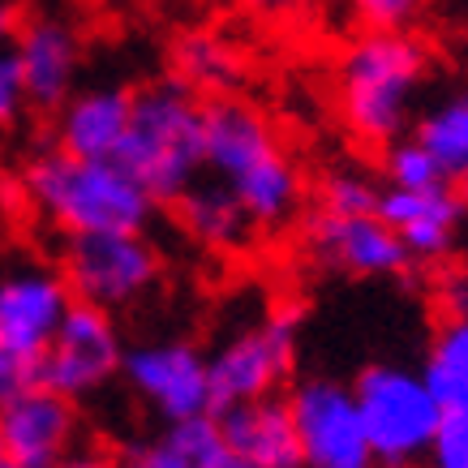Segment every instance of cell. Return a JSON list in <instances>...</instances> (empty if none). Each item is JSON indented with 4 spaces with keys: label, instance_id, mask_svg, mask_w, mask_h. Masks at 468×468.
I'll return each instance as SVG.
<instances>
[{
    "label": "cell",
    "instance_id": "29",
    "mask_svg": "<svg viewBox=\"0 0 468 468\" xmlns=\"http://www.w3.org/2000/svg\"><path fill=\"white\" fill-rule=\"evenodd\" d=\"M442 297H447V314H468V275H452Z\"/></svg>",
    "mask_w": 468,
    "mask_h": 468
},
{
    "label": "cell",
    "instance_id": "33",
    "mask_svg": "<svg viewBox=\"0 0 468 468\" xmlns=\"http://www.w3.org/2000/svg\"><path fill=\"white\" fill-rule=\"evenodd\" d=\"M0 468H22V464H17L14 455H5V452H0Z\"/></svg>",
    "mask_w": 468,
    "mask_h": 468
},
{
    "label": "cell",
    "instance_id": "4",
    "mask_svg": "<svg viewBox=\"0 0 468 468\" xmlns=\"http://www.w3.org/2000/svg\"><path fill=\"white\" fill-rule=\"evenodd\" d=\"M125 164L155 202H176L207 172V103L176 78L133 95V116L121 146Z\"/></svg>",
    "mask_w": 468,
    "mask_h": 468
},
{
    "label": "cell",
    "instance_id": "32",
    "mask_svg": "<svg viewBox=\"0 0 468 468\" xmlns=\"http://www.w3.org/2000/svg\"><path fill=\"white\" fill-rule=\"evenodd\" d=\"M5 35H14V14H9V5L0 0V39H5Z\"/></svg>",
    "mask_w": 468,
    "mask_h": 468
},
{
    "label": "cell",
    "instance_id": "30",
    "mask_svg": "<svg viewBox=\"0 0 468 468\" xmlns=\"http://www.w3.org/2000/svg\"><path fill=\"white\" fill-rule=\"evenodd\" d=\"M121 468H164V464H159V455L151 452V447H143L138 455H129V460H125Z\"/></svg>",
    "mask_w": 468,
    "mask_h": 468
},
{
    "label": "cell",
    "instance_id": "10",
    "mask_svg": "<svg viewBox=\"0 0 468 468\" xmlns=\"http://www.w3.org/2000/svg\"><path fill=\"white\" fill-rule=\"evenodd\" d=\"M207 361H211L215 412L245 404V399L280 396V387L297 361V318L292 314L258 318V323L232 331L215 353H207Z\"/></svg>",
    "mask_w": 468,
    "mask_h": 468
},
{
    "label": "cell",
    "instance_id": "31",
    "mask_svg": "<svg viewBox=\"0 0 468 468\" xmlns=\"http://www.w3.org/2000/svg\"><path fill=\"white\" fill-rule=\"evenodd\" d=\"M241 5H250V9H267V14H275V9H292L297 0H241Z\"/></svg>",
    "mask_w": 468,
    "mask_h": 468
},
{
    "label": "cell",
    "instance_id": "8",
    "mask_svg": "<svg viewBox=\"0 0 468 468\" xmlns=\"http://www.w3.org/2000/svg\"><path fill=\"white\" fill-rule=\"evenodd\" d=\"M121 378L143 399L159 421H185V417H202L215 412L211 396V361L198 344L181 340V335H159L125 348V366Z\"/></svg>",
    "mask_w": 468,
    "mask_h": 468
},
{
    "label": "cell",
    "instance_id": "21",
    "mask_svg": "<svg viewBox=\"0 0 468 468\" xmlns=\"http://www.w3.org/2000/svg\"><path fill=\"white\" fill-rule=\"evenodd\" d=\"M426 383L442 409L468 404V314H447L426 356Z\"/></svg>",
    "mask_w": 468,
    "mask_h": 468
},
{
    "label": "cell",
    "instance_id": "19",
    "mask_svg": "<svg viewBox=\"0 0 468 468\" xmlns=\"http://www.w3.org/2000/svg\"><path fill=\"white\" fill-rule=\"evenodd\" d=\"M151 452L159 455L164 468H258L228 442L224 426H219V412L168 421L164 434L151 442Z\"/></svg>",
    "mask_w": 468,
    "mask_h": 468
},
{
    "label": "cell",
    "instance_id": "9",
    "mask_svg": "<svg viewBox=\"0 0 468 468\" xmlns=\"http://www.w3.org/2000/svg\"><path fill=\"white\" fill-rule=\"evenodd\" d=\"M125 348L129 344L121 335V323H116L112 310L73 301L39 361V383H48L52 391L69 399L100 396L112 378H121Z\"/></svg>",
    "mask_w": 468,
    "mask_h": 468
},
{
    "label": "cell",
    "instance_id": "14",
    "mask_svg": "<svg viewBox=\"0 0 468 468\" xmlns=\"http://www.w3.org/2000/svg\"><path fill=\"white\" fill-rule=\"evenodd\" d=\"M14 52L27 78L30 108H52L78 90L82 73V35L65 14H35L14 27Z\"/></svg>",
    "mask_w": 468,
    "mask_h": 468
},
{
    "label": "cell",
    "instance_id": "24",
    "mask_svg": "<svg viewBox=\"0 0 468 468\" xmlns=\"http://www.w3.org/2000/svg\"><path fill=\"white\" fill-rule=\"evenodd\" d=\"M383 172H387V181L404 185V189H426V185H442V181H447V172L439 168V159L430 155L417 138L387 146Z\"/></svg>",
    "mask_w": 468,
    "mask_h": 468
},
{
    "label": "cell",
    "instance_id": "3",
    "mask_svg": "<svg viewBox=\"0 0 468 468\" xmlns=\"http://www.w3.org/2000/svg\"><path fill=\"white\" fill-rule=\"evenodd\" d=\"M430 52L412 30H366L335 65V108L344 129L366 146H391L412 125Z\"/></svg>",
    "mask_w": 468,
    "mask_h": 468
},
{
    "label": "cell",
    "instance_id": "26",
    "mask_svg": "<svg viewBox=\"0 0 468 468\" xmlns=\"http://www.w3.org/2000/svg\"><path fill=\"white\" fill-rule=\"evenodd\" d=\"M430 464L434 468H468V404L442 409L439 434H434V447H430Z\"/></svg>",
    "mask_w": 468,
    "mask_h": 468
},
{
    "label": "cell",
    "instance_id": "6",
    "mask_svg": "<svg viewBox=\"0 0 468 468\" xmlns=\"http://www.w3.org/2000/svg\"><path fill=\"white\" fill-rule=\"evenodd\" d=\"M69 305V284L52 267L22 262L0 275V399L39 383V361Z\"/></svg>",
    "mask_w": 468,
    "mask_h": 468
},
{
    "label": "cell",
    "instance_id": "2",
    "mask_svg": "<svg viewBox=\"0 0 468 468\" xmlns=\"http://www.w3.org/2000/svg\"><path fill=\"white\" fill-rule=\"evenodd\" d=\"M207 176L228 185L258 232H275L297 219L305 202V176L254 103L219 95L207 103Z\"/></svg>",
    "mask_w": 468,
    "mask_h": 468
},
{
    "label": "cell",
    "instance_id": "18",
    "mask_svg": "<svg viewBox=\"0 0 468 468\" xmlns=\"http://www.w3.org/2000/svg\"><path fill=\"white\" fill-rule=\"evenodd\" d=\"M176 215H181V228L194 241L207 245V250H219V254H237L258 237V224L237 202V194L207 172L176 198Z\"/></svg>",
    "mask_w": 468,
    "mask_h": 468
},
{
    "label": "cell",
    "instance_id": "22",
    "mask_svg": "<svg viewBox=\"0 0 468 468\" xmlns=\"http://www.w3.org/2000/svg\"><path fill=\"white\" fill-rule=\"evenodd\" d=\"M176 78L198 95H228L241 78V57L219 35H189L176 48Z\"/></svg>",
    "mask_w": 468,
    "mask_h": 468
},
{
    "label": "cell",
    "instance_id": "7",
    "mask_svg": "<svg viewBox=\"0 0 468 468\" xmlns=\"http://www.w3.org/2000/svg\"><path fill=\"white\" fill-rule=\"evenodd\" d=\"M60 275H65L73 301L125 314L155 292L159 250L146 241V232H90V237H69L65 258H60Z\"/></svg>",
    "mask_w": 468,
    "mask_h": 468
},
{
    "label": "cell",
    "instance_id": "12",
    "mask_svg": "<svg viewBox=\"0 0 468 468\" xmlns=\"http://www.w3.org/2000/svg\"><path fill=\"white\" fill-rule=\"evenodd\" d=\"M78 399L30 383L0 399V452L22 468H57L78 452Z\"/></svg>",
    "mask_w": 468,
    "mask_h": 468
},
{
    "label": "cell",
    "instance_id": "17",
    "mask_svg": "<svg viewBox=\"0 0 468 468\" xmlns=\"http://www.w3.org/2000/svg\"><path fill=\"white\" fill-rule=\"evenodd\" d=\"M228 442L258 468H301V439L292 421V404L280 396L245 399L219 412Z\"/></svg>",
    "mask_w": 468,
    "mask_h": 468
},
{
    "label": "cell",
    "instance_id": "11",
    "mask_svg": "<svg viewBox=\"0 0 468 468\" xmlns=\"http://www.w3.org/2000/svg\"><path fill=\"white\" fill-rule=\"evenodd\" d=\"M301 439V468H383L366 434L353 387L335 378H305L288 396Z\"/></svg>",
    "mask_w": 468,
    "mask_h": 468
},
{
    "label": "cell",
    "instance_id": "28",
    "mask_svg": "<svg viewBox=\"0 0 468 468\" xmlns=\"http://www.w3.org/2000/svg\"><path fill=\"white\" fill-rule=\"evenodd\" d=\"M57 468H121V464H116L112 455H103V452H82V447H78V452L65 455Z\"/></svg>",
    "mask_w": 468,
    "mask_h": 468
},
{
    "label": "cell",
    "instance_id": "27",
    "mask_svg": "<svg viewBox=\"0 0 468 468\" xmlns=\"http://www.w3.org/2000/svg\"><path fill=\"white\" fill-rule=\"evenodd\" d=\"M27 108H30V95H27L22 65H17V52H14V43L0 39V129L17 125Z\"/></svg>",
    "mask_w": 468,
    "mask_h": 468
},
{
    "label": "cell",
    "instance_id": "16",
    "mask_svg": "<svg viewBox=\"0 0 468 468\" xmlns=\"http://www.w3.org/2000/svg\"><path fill=\"white\" fill-rule=\"evenodd\" d=\"M133 116V90L86 86L57 108V146L86 159H121Z\"/></svg>",
    "mask_w": 468,
    "mask_h": 468
},
{
    "label": "cell",
    "instance_id": "5",
    "mask_svg": "<svg viewBox=\"0 0 468 468\" xmlns=\"http://www.w3.org/2000/svg\"><path fill=\"white\" fill-rule=\"evenodd\" d=\"M356 409L383 468H412L430 460L434 434L442 421V404L430 391L426 374L396 361L366 366L353 383Z\"/></svg>",
    "mask_w": 468,
    "mask_h": 468
},
{
    "label": "cell",
    "instance_id": "20",
    "mask_svg": "<svg viewBox=\"0 0 468 468\" xmlns=\"http://www.w3.org/2000/svg\"><path fill=\"white\" fill-rule=\"evenodd\" d=\"M417 143L439 159L447 181H468V90L447 95L417 121Z\"/></svg>",
    "mask_w": 468,
    "mask_h": 468
},
{
    "label": "cell",
    "instance_id": "25",
    "mask_svg": "<svg viewBox=\"0 0 468 468\" xmlns=\"http://www.w3.org/2000/svg\"><path fill=\"white\" fill-rule=\"evenodd\" d=\"M361 30H412L430 0H344Z\"/></svg>",
    "mask_w": 468,
    "mask_h": 468
},
{
    "label": "cell",
    "instance_id": "23",
    "mask_svg": "<svg viewBox=\"0 0 468 468\" xmlns=\"http://www.w3.org/2000/svg\"><path fill=\"white\" fill-rule=\"evenodd\" d=\"M378 198H383V189L369 181L366 172H356V168L326 172L323 185H318V211H331V215L378 211Z\"/></svg>",
    "mask_w": 468,
    "mask_h": 468
},
{
    "label": "cell",
    "instance_id": "13",
    "mask_svg": "<svg viewBox=\"0 0 468 468\" xmlns=\"http://www.w3.org/2000/svg\"><path fill=\"white\" fill-rule=\"evenodd\" d=\"M310 254L344 275H399L412 262L399 232L378 211L366 215H331L318 211L305 228Z\"/></svg>",
    "mask_w": 468,
    "mask_h": 468
},
{
    "label": "cell",
    "instance_id": "15",
    "mask_svg": "<svg viewBox=\"0 0 468 468\" xmlns=\"http://www.w3.org/2000/svg\"><path fill=\"white\" fill-rule=\"evenodd\" d=\"M378 215L399 232V241L412 258L439 262L460 245V228L468 219V202L452 189V181L426 185V189H404L387 185L378 198Z\"/></svg>",
    "mask_w": 468,
    "mask_h": 468
},
{
    "label": "cell",
    "instance_id": "1",
    "mask_svg": "<svg viewBox=\"0 0 468 468\" xmlns=\"http://www.w3.org/2000/svg\"><path fill=\"white\" fill-rule=\"evenodd\" d=\"M17 189L30 211L65 241L90 232H146L159 207L121 159H86L60 146L30 159Z\"/></svg>",
    "mask_w": 468,
    "mask_h": 468
}]
</instances>
